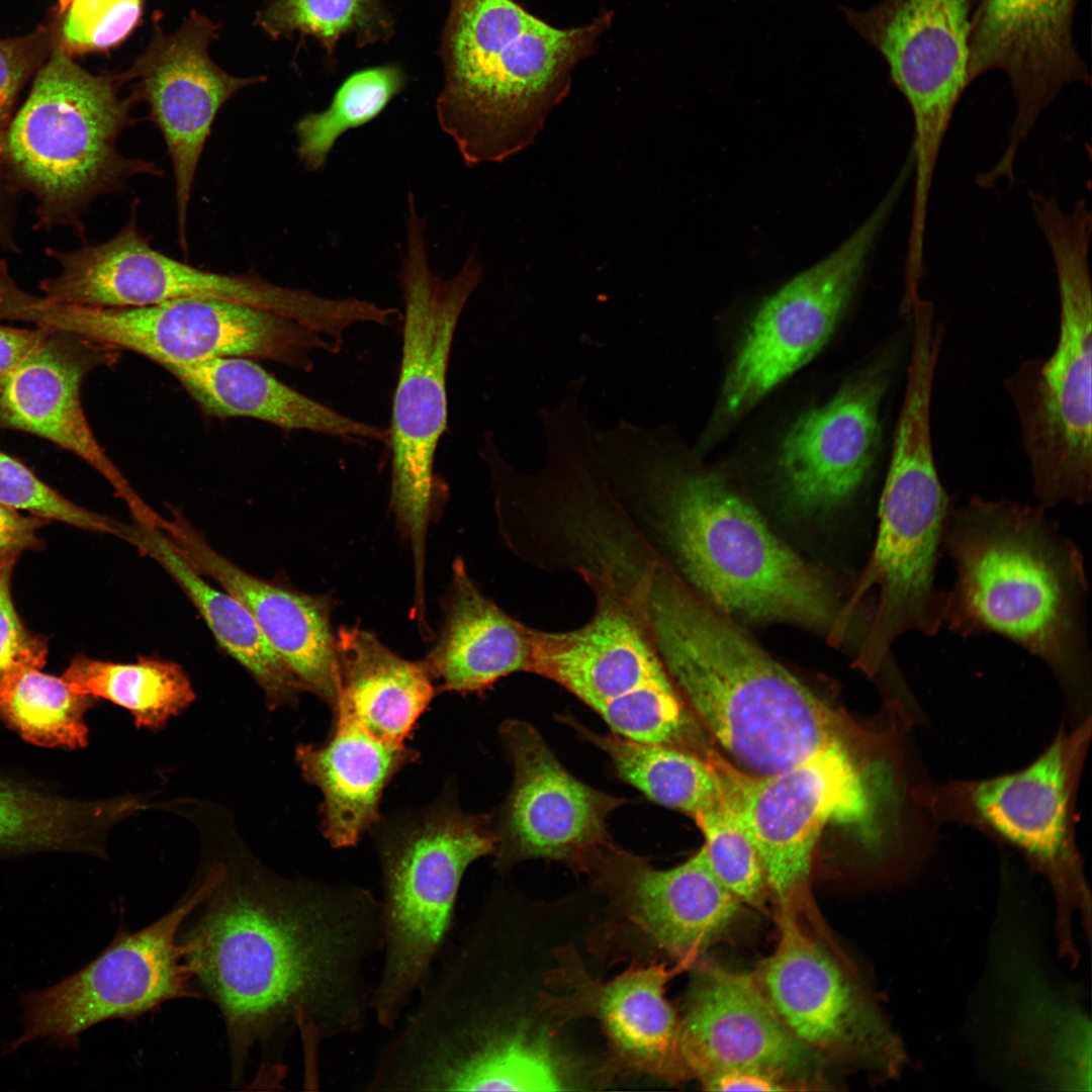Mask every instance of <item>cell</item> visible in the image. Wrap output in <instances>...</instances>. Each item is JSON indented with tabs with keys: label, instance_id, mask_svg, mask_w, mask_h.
<instances>
[{
	"label": "cell",
	"instance_id": "obj_1",
	"mask_svg": "<svg viewBox=\"0 0 1092 1092\" xmlns=\"http://www.w3.org/2000/svg\"><path fill=\"white\" fill-rule=\"evenodd\" d=\"M217 880L187 931L195 985L218 1007L233 1077L256 1045L282 1054L296 1031L305 1083L317 1084L328 1041L362 1031L371 1013L367 967L383 948L379 898L348 883L276 875L244 854Z\"/></svg>",
	"mask_w": 1092,
	"mask_h": 1092
},
{
	"label": "cell",
	"instance_id": "obj_2",
	"mask_svg": "<svg viewBox=\"0 0 1092 1092\" xmlns=\"http://www.w3.org/2000/svg\"><path fill=\"white\" fill-rule=\"evenodd\" d=\"M607 459L620 491L660 510L682 572L717 610L799 624L835 639L847 630L828 577L780 540L728 479L700 466L671 426L622 423Z\"/></svg>",
	"mask_w": 1092,
	"mask_h": 1092
},
{
	"label": "cell",
	"instance_id": "obj_3",
	"mask_svg": "<svg viewBox=\"0 0 1092 1092\" xmlns=\"http://www.w3.org/2000/svg\"><path fill=\"white\" fill-rule=\"evenodd\" d=\"M837 740L796 765L765 777L710 761L758 852L767 893L779 909H809L815 847L829 823L856 828L866 849L895 883L927 866L938 825L919 799L926 778L912 731L898 728L861 756Z\"/></svg>",
	"mask_w": 1092,
	"mask_h": 1092
},
{
	"label": "cell",
	"instance_id": "obj_4",
	"mask_svg": "<svg viewBox=\"0 0 1092 1092\" xmlns=\"http://www.w3.org/2000/svg\"><path fill=\"white\" fill-rule=\"evenodd\" d=\"M629 596L694 717L740 771L770 776L852 740L837 711L667 569Z\"/></svg>",
	"mask_w": 1092,
	"mask_h": 1092
},
{
	"label": "cell",
	"instance_id": "obj_5",
	"mask_svg": "<svg viewBox=\"0 0 1092 1092\" xmlns=\"http://www.w3.org/2000/svg\"><path fill=\"white\" fill-rule=\"evenodd\" d=\"M942 549L956 577L943 628L1001 635L1046 665L1076 724L1091 713L1084 557L1038 505L973 496L949 510Z\"/></svg>",
	"mask_w": 1092,
	"mask_h": 1092
},
{
	"label": "cell",
	"instance_id": "obj_6",
	"mask_svg": "<svg viewBox=\"0 0 1092 1092\" xmlns=\"http://www.w3.org/2000/svg\"><path fill=\"white\" fill-rule=\"evenodd\" d=\"M604 24L557 28L513 0H451L436 112L468 167L534 143Z\"/></svg>",
	"mask_w": 1092,
	"mask_h": 1092
},
{
	"label": "cell",
	"instance_id": "obj_7",
	"mask_svg": "<svg viewBox=\"0 0 1092 1092\" xmlns=\"http://www.w3.org/2000/svg\"><path fill=\"white\" fill-rule=\"evenodd\" d=\"M1039 909L1003 886L970 1004V1039L981 1071L1003 1088L1091 1090L1086 994L1052 965Z\"/></svg>",
	"mask_w": 1092,
	"mask_h": 1092
},
{
	"label": "cell",
	"instance_id": "obj_8",
	"mask_svg": "<svg viewBox=\"0 0 1092 1092\" xmlns=\"http://www.w3.org/2000/svg\"><path fill=\"white\" fill-rule=\"evenodd\" d=\"M1054 261L1059 334L1053 353L1025 360L1004 381L1015 408L1033 494L1048 511L1083 506L1092 494L1091 211L1079 199L1070 210L1056 200L1033 213Z\"/></svg>",
	"mask_w": 1092,
	"mask_h": 1092
},
{
	"label": "cell",
	"instance_id": "obj_9",
	"mask_svg": "<svg viewBox=\"0 0 1092 1092\" xmlns=\"http://www.w3.org/2000/svg\"><path fill=\"white\" fill-rule=\"evenodd\" d=\"M121 82L83 70L59 48L11 119L1 169L9 185L35 198L39 229L71 226L83 237L82 217L94 199L121 191L133 177L162 175L156 162L118 151L138 102L119 95Z\"/></svg>",
	"mask_w": 1092,
	"mask_h": 1092
},
{
	"label": "cell",
	"instance_id": "obj_10",
	"mask_svg": "<svg viewBox=\"0 0 1092 1092\" xmlns=\"http://www.w3.org/2000/svg\"><path fill=\"white\" fill-rule=\"evenodd\" d=\"M373 829L383 948L370 1009L381 1027L392 1030L430 979L454 930L467 869L494 853L496 836L491 818L464 812L452 792L427 808L381 818Z\"/></svg>",
	"mask_w": 1092,
	"mask_h": 1092
},
{
	"label": "cell",
	"instance_id": "obj_11",
	"mask_svg": "<svg viewBox=\"0 0 1092 1092\" xmlns=\"http://www.w3.org/2000/svg\"><path fill=\"white\" fill-rule=\"evenodd\" d=\"M1092 736V718L1064 725L1026 766L979 780L932 782L919 798L940 826H969L1017 850L1050 887L1057 954L1080 963L1075 925L1091 936V893L1076 839V802Z\"/></svg>",
	"mask_w": 1092,
	"mask_h": 1092
},
{
	"label": "cell",
	"instance_id": "obj_12",
	"mask_svg": "<svg viewBox=\"0 0 1092 1092\" xmlns=\"http://www.w3.org/2000/svg\"><path fill=\"white\" fill-rule=\"evenodd\" d=\"M425 219L408 211L407 249L398 275L402 290V347L392 399L390 508L410 542L416 581L425 574L426 542L443 485L435 456L447 429V370L461 313L482 279L474 255L444 279L430 268Z\"/></svg>",
	"mask_w": 1092,
	"mask_h": 1092
},
{
	"label": "cell",
	"instance_id": "obj_13",
	"mask_svg": "<svg viewBox=\"0 0 1092 1092\" xmlns=\"http://www.w3.org/2000/svg\"><path fill=\"white\" fill-rule=\"evenodd\" d=\"M950 507L935 465L931 412L904 404L879 505V525L871 559L851 602L878 590L874 613L857 661L880 669L904 634L936 635L943 628L944 590L936 571Z\"/></svg>",
	"mask_w": 1092,
	"mask_h": 1092
},
{
	"label": "cell",
	"instance_id": "obj_14",
	"mask_svg": "<svg viewBox=\"0 0 1092 1092\" xmlns=\"http://www.w3.org/2000/svg\"><path fill=\"white\" fill-rule=\"evenodd\" d=\"M587 579L597 598L592 618L571 631L535 630L531 671L569 691L621 737L700 754L701 726L636 608L610 576Z\"/></svg>",
	"mask_w": 1092,
	"mask_h": 1092
},
{
	"label": "cell",
	"instance_id": "obj_15",
	"mask_svg": "<svg viewBox=\"0 0 1092 1092\" xmlns=\"http://www.w3.org/2000/svg\"><path fill=\"white\" fill-rule=\"evenodd\" d=\"M12 316L112 350L134 352L164 368L245 357L309 372L315 352L334 354L342 348L289 317L220 299L104 307L58 303L23 292L14 301Z\"/></svg>",
	"mask_w": 1092,
	"mask_h": 1092
},
{
	"label": "cell",
	"instance_id": "obj_16",
	"mask_svg": "<svg viewBox=\"0 0 1092 1092\" xmlns=\"http://www.w3.org/2000/svg\"><path fill=\"white\" fill-rule=\"evenodd\" d=\"M135 199L126 224L113 237L72 251L47 249L60 271L39 284L46 299L104 307L140 306L187 298L228 300L289 317L339 344L365 321L357 298L331 299L283 287L254 272L222 274L178 261L152 247L138 225Z\"/></svg>",
	"mask_w": 1092,
	"mask_h": 1092
},
{
	"label": "cell",
	"instance_id": "obj_17",
	"mask_svg": "<svg viewBox=\"0 0 1092 1092\" xmlns=\"http://www.w3.org/2000/svg\"><path fill=\"white\" fill-rule=\"evenodd\" d=\"M902 189L894 181L842 245L762 300L728 367L708 432L720 434L740 421L829 342Z\"/></svg>",
	"mask_w": 1092,
	"mask_h": 1092
},
{
	"label": "cell",
	"instance_id": "obj_18",
	"mask_svg": "<svg viewBox=\"0 0 1092 1092\" xmlns=\"http://www.w3.org/2000/svg\"><path fill=\"white\" fill-rule=\"evenodd\" d=\"M199 883L148 926L119 930L98 957L58 984L22 997V1034L12 1053L36 1038L76 1048L88 1028L110 1019H135L164 1003L200 997L179 940L182 925L211 892L218 870L209 864Z\"/></svg>",
	"mask_w": 1092,
	"mask_h": 1092
},
{
	"label": "cell",
	"instance_id": "obj_19",
	"mask_svg": "<svg viewBox=\"0 0 1092 1092\" xmlns=\"http://www.w3.org/2000/svg\"><path fill=\"white\" fill-rule=\"evenodd\" d=\"M607 898L593 946L632 964L677 961L689 968L727 931L742 903L712 872L703 845L665 870L606 843L582 866Z\"/></svg>",
	"mask_w": 1092,
	"mask_h": 1092
},
{
	"label": "cell",
	"instance_id": "obj_20",
	"mask_svg": "<svg viewBox=\"0 0 1092 1092\" xmlns=\"http://www.w3.org/2000/svg\"><path fill=\"white\" fill-rule=\"evenodd\" d=\"M778 924V944L753 974L786 1026L825 1062L878 1083L898 1079L908 1054L869 985L809 935L797 912L779 909Z\"/></svg>",
	"mask_w": 1092,
	"mask_h": 1092
},
{
	"label": "cell",
	"instance_id": "obj_21",
	"mask_svg": "<svg viewBox=\"0 0 1092 1092\" xmlns=\"http://www.w3.org/2000/svg\"><path fill=\"white\" fill-rule=\"evenodd\" d=\"M976 0H884L848 24L886 61L891 82L912 114L913 201L926 204L940 150L968 79Z\"/></svg>",
	"mask_w": 1092,
	"mask_h": 1092
},
{
	"label": "cell",
	"instance_id": "obj_22",
	"mask_svg": "<svg viewBox=\"0 0 1092 1092\" xmlns=\"http://www.w3.org/2000/svg\"><path fill=\"white\" fill-rule=\"evenodd\" d=\"M896 352L890 346L881 350L783 433L774 467L782 494L794 509L828 512L848 502L866 482L880 449L882 403Z\"/></svg>",
	"mask_w": 1092,
	"mask_h": 1092
},
{
	"label": "cell",
	"instance_id": "obj_23",
	"mask_svg": "<svg viewBox=\"0 0 1092 1092\" xmlns=\"http://www.w3.org/2000/svg\"><path fill=\"white\" fill-rule=\"evenodd\" d=\"M218 25L192 11L174 31L156 23L150 42L121 75L132 81L131 94L149 106L160 131L175 181L178 243L188 252V209L197 167L215 117L235 94L263 82L260 76H234L208 53Z\"/></svg>",
	"mask_w": 1092,
	"mask_h": 1092
},
{
	"label": "cell",
	"instance_id": "obj_24",
	"mask_svg": "<svg viewBox=\"0 0 1092 1092\" xmlns=\"http://www.w3.org/2000/svg\"><path fill=\"white\" fill-rule=\"evenodd\" d=\"M555 959L538 995L541 1011L559 1023L596 1020L616 1070L668 1084L690 1079L679 1052V1017L665 996L668 981L686 967L669 968L656 961L631 964L602 981L588 973L573 945L558 947Z\"/></svg>",
	"mask_w": 1092,
	"mask_h": 1092
},
{
	"label": "cell",
	"instance_id": "obj_25",
	"mask_svg": "<svg viewBox=\"0 0 1092 1092\" xmlns=\"http://www.w3.org/2000/svg\"><path fill=\"white\" fill-rule=\"evenodd\" d=\"M679 1052L700 1083L727 1071L774 1074L795 1089L825 1084V1061L786 1026L754 974L700 964L679 1017Z\"/></svg>",
	"mask_w": 1092,
	"mask_h": 1092
},
{
	"label": "cell",
	"instance_id": "obj_26",
	"mask_svg": "<svg viewBox=\"0 0 1092 1092\" xmlns=\"http://www.w3.org/2000/svg\"><path fill=\"white\" fill-rule=\"evenodd\" d=\"M1078 0H976L968 79L993 70L1010 83L1016 110L994 174L1011 177L1021 145L1063 88L1090 84L1073 39Z\"/></svg>",
	"mask_w": 1092,
	"mask_h": 1092
},
{
	"label": "cell",
	"instance_id": "obj_27",
	"mask_svg": "<svg viewBox=\"0 0 1092 1092\" xmlns=\"http://www.w3.org/2000/svg\"><path fill=\"white\" fill-rule=\"evenodd\" d=\"M514 783L496 826L498 868L529 858L554 859L580 870L607 840V818L620 805L573 777L529 723L509 720L500 729Z\"/></svg>",
	"mask_w": 1092,
	"mask_h": 1092
},
{
	"label": "cell",
	"instance_id": "obj_28",
	"mask_svg": "<svg viewBox=\"0 0 1092 1092\" xmlns=\"http://www.w3.org/2000/svg\"><path fill=\"white\" fill-rule=\"evenodd\" d=\"M113 356L112 349L83 338L50 332L23 361L0 376V428L27 432L74 453L114 488L133 521L164 528L97 441L81 402L87 374Z\"/></svg>",
	"mask_w": 1092,
	"mask_h": 1092
},
{
	"label": "cell",
	"instance_id": "obj_29",
	"mask_svg": "<svg viewBox=\"0 0 1092 1092\" xmlns=\"http://www.w3.org/2000/svg\"><path fill=\"white\" fill-rule=\"evenodd\" d=\"M167 521L164 532L177 551L245 605L303 692L334 710L339 666L329 600L247 572L213 549L179 512L172 511Z\"/></svg>",
	"mask_w": 1092,
	"mask_h": 1092
},
{
	"label": "cell",
	"instance_id": "obj_30",
	"mask_svg": "<svg viewBox=\"0 0 1092 1092\" xmlns=\"http://www.w3.org/2000/svg\"><path fill=\"white\" fill-rule=\"evenodd\" d=\"M419 754L384 741L342 711L323 743L299 744L295 759L303 778L323 795L321 825L334 847L355 845L381 819L383 792Z\"/></svg>",
	"mask_w": 1092,
	"mask_h": 1092
},
{
	"label": "cell",
	"instance_id": "obj_31",
	"mask_svg": "<svg viewBox=\"0 0 1092 1092\" xmlns=\"http://www.w3.org/2000/svg\"><path fill=\"white\" fill-rule=\"evenodd\" d=\"M534 639L535 630L485 597L456 559L442 629L425 662L442 691L475 693L531 671Z\"/></svg>",
	"mask_w": 1092,
	"mask_h": 1092
},
{
	"label": "cell",
	"instance_id": "obj_32",
	"mask_svg": "<svg viewBox=\"0 0 1092 1092\" xmlns=\"http://www.w3.org/2000/svg\"><path fill=\"white\" fill-rule=\"evenodd\" d=\"M209 415L251 418L288 431L388 443V431L349 418L286 385L245 357L165 367Z\"/></svg>",
	"mask_w": 1092,
	"mask_h": 1092
},
{
	"label": "cell",
	"instance_id": "obj_33",
	"mask_svg": "<svg viewBox=\"0 0 1092 1092\" xmlns=\"http://www.w3.org/2000/svg\"><path fill=\"white\" fill-rule=\"evenodd\" d=\"M342 711L376 737L403 745L435 695L425 661L406 660L372 633L343 626L336 633Z\"/></svg>",
	"mask_w": 1092,
	"mask_h": 1092
},
{
	"label": "cell",
	"instance_id": "obj_34",
	"mask_svg": "<svg viewBox=\"0 0 1092 1092\" xmlns=\"http://www.w3.org/2000/svg\"><path fill=\"white\" fill-rule=\"evenodd\" d=\"M121 539L155 560L181 587L218 645L261 689L270 709L292 707L303 690L272 649L245 605L209 584L175 548L167 534L133 522L122 525Z\"/></svg>",
	"mask_w": 1092,
	"mask_h": 1092
},
{
	"label": "cell",
	"instance_id": "obj_35",
	"mask_svg": "<svg viewBox=\"0 0 1092 1092\" xmlns=\"http://www.w3.org/2000/svg\"><path fill=\"white\" fill-rule=\"evenodd\" d=\"M143 801H74L0 778V853L78 850L104 856L110 828L144 808Z\"/></svg>",
	"mask_w": 1092,
	"mask_h": 1092
},
{
	"label": "cell",
	"instance_id": "obj_36",
	"mask_svg": "<svg viewBox=\"0 0 1092 1092\" xmlns=\"http://www.w3.org/2000/svg\"><path fill=\"white\" fill-rule=\"evenodd\" d=\"M547 1038L502 1023L483 1033L445 1070L436 1091H562L570 1087Z\"/></svg>",
	"mask_w": 1092,
	"mask_h": 1092
},
{
	"label": "cell",
	"instance_id": "obj_37",
	"mask_svg": "<svg viewBox=\"0 0 1092 1092\" xmlns=\"http://www.w3.org/2000/svg\"><path fill=\"white\" fill-rule=\"evenodd\" d=\"M63 678L75 693L107 700L126 710L138 728L152 731L164 728L196 698L182 666L156 656L114 662L78 655Z\"/></svg>",
	"mask_w": 1092,
	"mask_h": 1092
},
{
	"label": "cell",
	"instance_id": "obj_38",
	"mask_svg": "<svg viewBox=\"0 0 1092 1092\" xmlns=\"http://www.w3.org/2000/svg\"><path fill=\"white\" fill-rule=\"evenodd\" d=\"M572 724L606 752L619 776L653 802L694 818L723 796L709 759L679 748L633 741L615 733L598 734Z\"/></svg>",
	"mask_w": 1092,
	"mask_h": 1092
},
{
	"label": "cell",
	"instance_id": "obj_39",
	"mask_svg": "<svg viewBox=\"0 0 1092 1092\" xmlns=\"http://www.w3.org/2000/svg\"><path fill=\"white\" fill-rule=\"evenodd\" d=\"M21 665L0 680V719L24 740L47 747L88 744L85 714L97 699L75 693L63 677Z\"/></svg>",
	"mask_w": 1092,
	"mask_h": 1092
},
{
	"label": "cell",
	"instance_id": "obj_40",
	"mask_svg": "<svg viewBox=\"0 0 1092 1092\" xmlns=\"http://www.w3.org/2000/svg\"><path fill=\"white\" fill-rule=\"evenodd\" d=\"M404 86L393 65L361 70L346 79L330 106L308 113L295 124L297 155L308 171L324 167L336 141L347 130L374 119Z\"/></svg>",
	"mask_w": 1092,
	"mask_h": 1092
},
{
	"label": "cell",
	"instance_id": "obj_41",
	"mask_svg": "<svg viewBox=\"0 0 1092 1092\" xmlns=\"http://www.w3.org/2000/svg\"><path fill=\"white\" fill-rule=\"evenodd\" d=\"M256 23L274 38L310 35L329 54L346 35L362 46L387 39L393 25L382 0H265Z\"/></svg>",
	"mask_w": 1092,
	"mask_h": 1092
},
{
	"label": "cell",
	"instance_id": "obj_42",
	"mask_svg": "<svg viewBox=\"0 0 1092 1092\" xmlns=\"http://www.w3.org/2000/svg\"><path fill=\"white\" fill-rule=\"evenodd\" d=\"M693 819L703 833V845L716 878L742 904L761 908L767 889L760 858L737 810L724 792L714 806Z\"/></svg>",
	"mask_w": 1092,
	"mask_h": 1092
},
{
	"label": "cell",
	"instance_id": "obj_43",
	"mask_svg": "<svg viewBox=\"0 0 1092 1092\" xmlns=\"http://www.w3.org/2000/svg\"><path fill=\"white\" fill-rule=\"evenodd\" d=\"M0 505L32 517L120 538L122 523L86 510L39 479L18 459L0 450Z\"/></svg>",
	"mask_w": 1092,
	"mask_h": 1092
},
{
	"label": "cell",
	"instance_id": "obj_44",
	"mask_svg": "<svg viewBox=\"0 0 1092 1092\" xmlns=\"http://www.w3.org/2000/svg\"><path fill=\"white\" fill-rule=\"evenodd\" d=\"M143 0H73L63 24V50L81 54L110 49L138 24Z\"/></svg>",
	"mask_w": 1092,
	"mask_h": 1092
},
{
	"label": "cell",
	"instance_id": "obj_45",
	"mask_svg": "<svg viewBox=\"0 0 1092 1092\" xmlns=\"http://www.w3.org/2000/svg\"><path fill=\"white\" fill-rule=\"evenodd\" d=\"M14 562H0V680L21 665L43 666L47 643L30 632L19 617L11 595Z\"/></svg>",
	"mask_w": 1092,
	"mask_h": 1092
},
{
	"label": "cell",
	"instance_id": "obj_46",
	"mask_svg": "<svg viewBox=\"0 0 1092 1092\" xmlns=\"http://www.w3.org/2000/svg\"><path fill=\"white\" fill-rule=\"evenodd\" d=\"M32 40L31 37L0 39V169L5 135L12 119V108L32 67L34 59Z\"/></svg>",
	"mask_w": 1092,
	"mask_h": 1092
},
{
	"label": "cell",
	"instance_id": "obj_47",
	"mask_svg": "<svg viewBox=\"0 0 1092 1092\" xmlns=\"http://www.w3.org/2000/svg\"><path fill=\"white\" fill-rule=\"evenodd\" d=\"M46 523L0 505V562L15 563L24 551L39 549L37 531Z\"/></svg>",
	"mask_w": 1092,
	"mask_h": 1092
},
{
	"label": "cell",
	"instance_id": "obj_48",
	"mask_svg": "<svg viewBox=\"0 0 1092 1092\" xmlns=\"http://www.w3.org/2000/svg\"><path fill=\"white\" fill-rule=\"evenodd\" d=\"M710 1091H784L796 1090L780 1077L761 1071L733 1070L713 1075L701 1082Z\"/></svg>",
	"mask_w": 1092,
	"mask_h": 1092
},
{
	"label": "cell",
	"instance_id": "obj_49",
	"mask_svg": "<svg viewBox=\"0 0 1092 1092\" xmlns=\"http://www.w3.org/2000/svg\"><path fill=\"white\" fill-rule=\"evenodd\" d=\"M41 328L19 329L0 326V376L9 372L33 352L48 337Z\"/></svg>",
	"mask_w": 1092,
	"mask_h": 1092
},
{
	"label": "cell",
	"instance_id": "obj_50",
	"mask_svg": "<svg viewBox=\"0 0 1092 1092\" xmlns=\"http://www.w3.org/2000/svg\"><path fill=\"white\" fill-rule=\"evenodd\" d=\"M2 177L3 173L0 169V245L7 250L16 252L18 249L13 236L11 213L8 206V189L10 186Z\"/></svg>",
	"mask_w": 1092,
	"mask_h": 1092
},
{
	"label": "cell",
	"instance_id": "obj_51",
	"mask_svg": "<svg viewBox=\"0 0 1092 1092\" xmlns=\"http://www.w3.org/2000/svg\"><path fill=\"white\" fill-rule=\"evenodd\" d=\"M58 1H59V4H60V10L62 12H66L68 10V8L70 7L71 3L73 2V0H58Z\"/></svg>",
	"mask_w": 1092,
	"mask_h": 1092
}]
</instances>
